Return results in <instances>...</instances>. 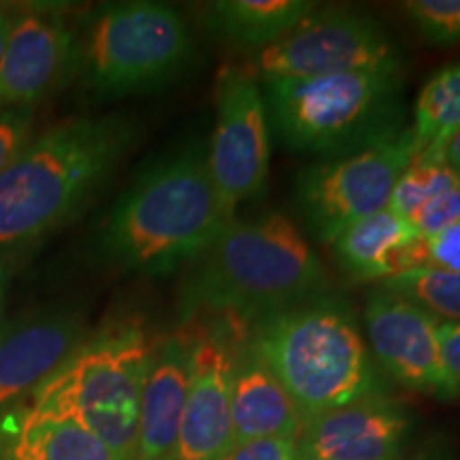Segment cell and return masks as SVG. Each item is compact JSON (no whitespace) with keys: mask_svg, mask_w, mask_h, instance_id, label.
Returning <instances> with one entry per match:
<instances>
[{"mask_svg":"<svg viewBox=\"0 0 460 460\" xmlns=\"http://www.w3.org/2000/svg\"><path fill=\"white\" fill-rule=\"evenodd\" d=\"M75 77V26L65 9H15L0 60V109L31 107Z\"/></svg>","mask_w":460,"mask_h":460,"instance_id":"12","label":"cell"},{"mask_svg":"<svg viewBox=\"0 0 460 460\" xmlns=\"http://www.w3.org/2000/svg\"><path fill=\"white\" fill-rule=\"evenodd\" d=\"M230 420L234 444L254 439H292L303 430V416L275 373L254 352L247 335L234 352L230 373Z\"/></svg>","mask_w":460,"mask_h":460,"instance_id":"17","label":"cell"},{"mask_svg":"<svg viewBox=\"0 0 460 460\" xmlns=\"http://www.w3.org/2000/svg\"><path fill=\"white\" fill-rule=\"evenodd\" d=\"M410 433V416L394 401L367 394L303 422L301 460H396Z\"/></svg>","mask_w":460,"mask_h":460,"instance_id":"15","label":"cell"},{"mask_svg":"<svg viewBox=\"0 0 460 460\" xmlns=\"http://www.w3.org/2000/svg\"><path fill=\"white\" fill-rule=\"evenodd\" d=\"M441 360L450 382L452 399H460V322H437Z\"/></svg>","mask_w":460,"mask_h":460,"instance_id":"29","label":"cell"},{"mask_svg":"<svg viewBox=\"0 0 460 460\" xmlns=\"http://www.w3.org/2000/svg\"><path fill=\"white\" fill-rule=\"evenodd\" d=\"M0 460H119L75 422L37 416L28 402L0 416Z\"/></svg>","mask_w":460,"mask_h":460,"instance_id":"19","label":"cell"},{"mask_svg":"<svg viewBox=\"0 0 460 460\" xmlns=\"http://www.w3.org/2000/svg\"><path fill=\"white\" fill-rule=\"evenodd\" d=\"M222 460H301V456L292 439H254L233 444Z\"/></svg>","mask_w":460,"mask_h":460,"instance_id":"28","label":"cell"},{"mask_svg":"<svg viewBox=\"0 0 460 460\" xmlns=\"http://www.w3.org/2000/svg\"><path fill=\"white\" fill-rule=\"evenodd\" d=\"M439 158L444 160V163L460 177V130L454 132L450 137V141H447L444 149H441Z\"/></svg>","mask_w":460,"mask_h":460,"instance_id":"30","label":"cell"},{"mask_svg":"<svg viewBox=\"0 0 460 460\" xmlns=\"http://www.w3.org/2000/svg\"><path fill=\"white\" fill-rule=\"evenodd\" d=\"M194 329L158 337L141 390L135 460H171L192 377Z\"/></svg>","mask_w":460,"mask_h":460,"instance_id":"16","label":"cell"},{"mask_svg":"<svg viewBox=\"0 0 460 460\" xmlns=\"http://www.w3.org/2000/svg\"><path fill=\"white\" fill-rule=\"evenodd\" d=\"M410 222L418 230L420 237H430V234L441 233L452 224L460 222V183L424 203L410 217Z\"/></svg>","mask_w":460,"mask_h":460,"instance_id":"27","label":"cell"},{"mask_svg":"<svg viewBox=\"0 0 460 460\" xmlns=\"http://www.w3.org/2000/svg\"><path fill=\"white\" fill-rule=\"evenodd\" d=\"M194 329L192 377L171 460H222L233 447L230 373L247 326L228 318L188 322Z\"/></svg>","mask_w":460,"mask_h":460,"instance_id":"11","label":"cell"},{"mask_svg":"<svg viewBox=\"0 0 460 460\" xmlns=\"http://www.w3.org/2000/svg\"><path fill=\"white\" fill-rule=\"evenodd\" d=\"M384 290L394 292L420 305L441 322H460V273L444 269H405L379 281Z\"/></svg>","mask_w":460,"mask_h":460,"instance_id":"22","label":"cell"},{"mask_svg":"<svg viewBox=\"0 0 460 460\" xmlns=\"http://www.w3.org/2000/svg\"><path fill=\"white\" fill-rule=\"evenodd\" d=\"M34 109H0V172L17 158V154L32 141Z\"/></svg>","mask_w":460,"mask_h":460,"instance_id":"26","label":"cell"},{"mask_svg":"<svg viewBox=\"0 0 460 460\" xmlns=\"http://www.w3.org/2000/svg\"><path fill=\"white\" fill-rule=\"evenodd\" d=\"M192 54L194 37L181 11L154 0L101 4L75 26V77L101 99L163 88Z\"/></svg>","mask_w":460,"mask_h":460,"instance_id":"7","label":"cell"},{"mask_svg":"<svg viewBox=\"0 0 460 460\" xmlns=\"http://www.w3.org/2000/svg\"><path fill=\"white\" fill-rule=\"evenodd\" d=\"M444 269L460 273V222L430 237H420L407 252V269Z\"/></svg>","mask_w":460,"mask_h":460,"instance_id":"25","label":"cell"},{"mask_svg":"<svg viewBox=\"0 0 460 460\" xmlns=\"http://www.w3.org/2000/svg\"><path fill=\"white\" fill-rule=\"evenodd\" d=\"M399 45L371 15L354 9L315 7L279 41L252 51L243 71L258 84L326 75L401 73Z\"/></svg>","mask_w":460,"mask_h":460,"instance_id":"8","label":"cell"},{"mask_svg":"<svg viewBox=\"0 0 460 460\" xmlns=\"http://www.w3.org/2000/svg\"><path fill=\"white\" fill-rule=\"evenodd\" d=\"M420 239L407 217L384 209L349 224L332 239L337 262L362 281H384L407 269V252Z\"/></svg>","mask_w":460,"mask_h":460,"instance_id":"18","label":"cell"},{"mask_svg":"<svg viewBox=\"0 0 460 460\" xmlns=\"http://www.w3.org/2000/svg\"><path fill=\"white\" fill-rule=\"evenodd\" d=\"M137 124L122 115L49 126L0 172V250L22 247L75 220L128 156Z\"/></svg>","mask_w":460,"mask_h":460,"instance_id":"2","label":"cell"},{"mask_svg":"<svg viewBox=\"0 0 460 460\" xmlns=\"http://www.w3.org/2000/svg\"><path fill=\"white\" fill-rule=\"evenodd\" d=\"M247 341L295 401L303 422L373 394L376 371L345 301L320 295L247 326Z\"/></svg>","mask_w":460,"mask_h":460,"instance_id":"4","label":"cell"},{"mask_svg":"<svg viewBox=\"0 0 460 460\" xmlns=\"http://www.w3.org/2000/svg\"><path fill=\"white\" fill-rule=\"evenodd\" d=\"M15 273V261L13 258L3 256L0 258V315H3L4 301H7V292L11 286V279H13Z\"/></svg>","mask_w":460,"mask_h":460,"instance_id":"31","label":"cell"},{"mask_svg":"<svg viewBox=\"0 0 460 460\" xmlns=\"http://www.w3.org/2000/svg\"><path fill=\"white\" fill-rule=\"evenodd\" d=\"M320 256L281 211L233 217L188 267L180 292L181 324L228 318L250 326L264 315L326 295Z\"/></svg>","mask_w":460,"mask_h":460,"instance_id":"1","label":"cell"},{"mask_svg":"<svg viewBox=\"0 0 460 460\" xmlns=\"http://www.w3.org/2000/svg\"><path fill=\"white\" fill-rule=\"evenodd\" d=\"M460 130V62L429 77L413 102L411 143L416 158L441 160V149Z\"/></svg>","mask_w":460,"mask_h":460,"instance_id":"21","label":"cell"},{"mask_svg":"<svg viewBox=\"0 0 460 460\" xmlns=\"http://www.w3.org/2000/svg\"><path fill=\"white\" fill-rule=\"evenodd\" d=\"M318 7L309 0H216L205 4V26L226 43L258 51L279 41Z\"/></svg>","mask_w":460,"mask_h":460,"instance_id":"20","label":"cell"},{"mask_svg":"<svg viewBox=\"0 0 460 460\" xmlns=\"http://www.w3.org/2000/svg\"><path fill=\"white\" fill-rule=\"evenodd\" d=\"M207 166L194 146L147 169L122 194L101 233V252L128 273L164 278L190 267L226 226Z\"/></svg>","mask_w":460,"mask_h":460,"instance_id":"3","label":"cell"},{"mask_svg":"<svg viewBox=\"0 0 460 460\" xmlns=\"http://www.w3.org/2000/svg\"><path fill=\"white\" fill-rule=\"evenodd\" d=\"M158 337L141 320L88 332L65 365L26 399L37 416L75 422L119 460L137 458L141 390Z\"/></svg>","mask_w":460,"mask_h":460,"instance_id":"5","label":"cell"},{"mask_svg":"<svg viewBox=\"0 0 460 460\" xmlns=\"http://www.w3.org/2000/svg\"><path fill=\"white\" fill-rule=\"evenodd\" d=\"M416 158L410 128L360 152L322 160L295 180V203L322 243L349 224L388 209L390 194L405 166Z\"/></svg>","mask_w":460,"mask_h":460,"instance_id":"9","label":"cell"},{"mask_svg":"<svg viewBox=\"0 0 460 460\" xmlns=\"http://www.w3.org/2000/svg\"><path fill=\"white\" fill-rule=\"evenodd\" d=\"M262 88L269 124L295 152L348 156L405 130L401 73L279 79Z\"/></svg>","mask_w":460,"mask_h":460,"instance_id":"6","label":"cell"},{"mask_svg":"<svg viewBox=\"0 0 460 460\" xmlns=\"http://www.w3.org/2000/svg\"><path fill=\"white\" fill-rule=\"evenodd\" d=\"M85 337L84 318L71 309H45L0 329V416L31 399Z\"/></svg>","mask_w":460,"mask_h":460,"instance_id":"14","label":"cell"},{"mask_svg":"<svg viewBox=\"0 0 460 460\" xmlns=\"http://www.w3.org/2000/svg\"><path fill=\"white\" fill-rule=\"evenodd\" d=\"M362 320L367 348L396 382L420 394L452 401L437 337L439 320L410 298L384 288L367 298Z\"/></svg>","mask_w":460,"mask_h":460,"instance_id":"13","label":"cell"},{"mask_svg":"<svg viewBox=\"0 0 460 460\" xmlns=\"http://www.w3.org/2000/svg\"><path fill=\"white\" fill-rule=\"evenodd\" d=\"M458 183L460 177L444 160L418 156L405 166V171L396 180L388 200V209L410 220L424 203L439 197L446 190L458 186Z\"/></svg>","mask_w":460,"mask_h":460,"instance_id":"23","label":"cell"},{"mask_svg":"<svg viewBox=\"0 0 460 460\" xmlns=\"http://www.w3.org/2000/svg\"><path fill=\"white\" fill-rule=\"evenodd\" d=\"M15 9H7L4 4H0V60H3L4 45H7V37L11 31V22H13Z\"/></svg>","mask_w":460,"mask_h":460,"instance_id":"32","label":"cell"},{"mask_svg":"<svg viewBox=\"0 0 460 460\" xmlns=\"http://www.w3.org/2000/svg\"><path fill=\"white\" fill-rule=\"evenodd\" d=\"M207 166L226 222L267 186L271 124L261 84L241 66L220 68L216 79V122Z\"/></svg>","mask_w":460,"mask_h":460,"instance_id":"10","label":"cell"},{"mask_svg":"<svg viewBox=\"0 0 460 460\" xmlns=\"http://www.w3.org/2000/svg\"><path fill=\"white\" fill-rule=\"evenodd\" d=\"M402 11L430 45L460 43V0H407Z\"/></svg>","mask_w":460,"mask_h":460,"instance_id":"24","label":"cell"}]
</instances>
